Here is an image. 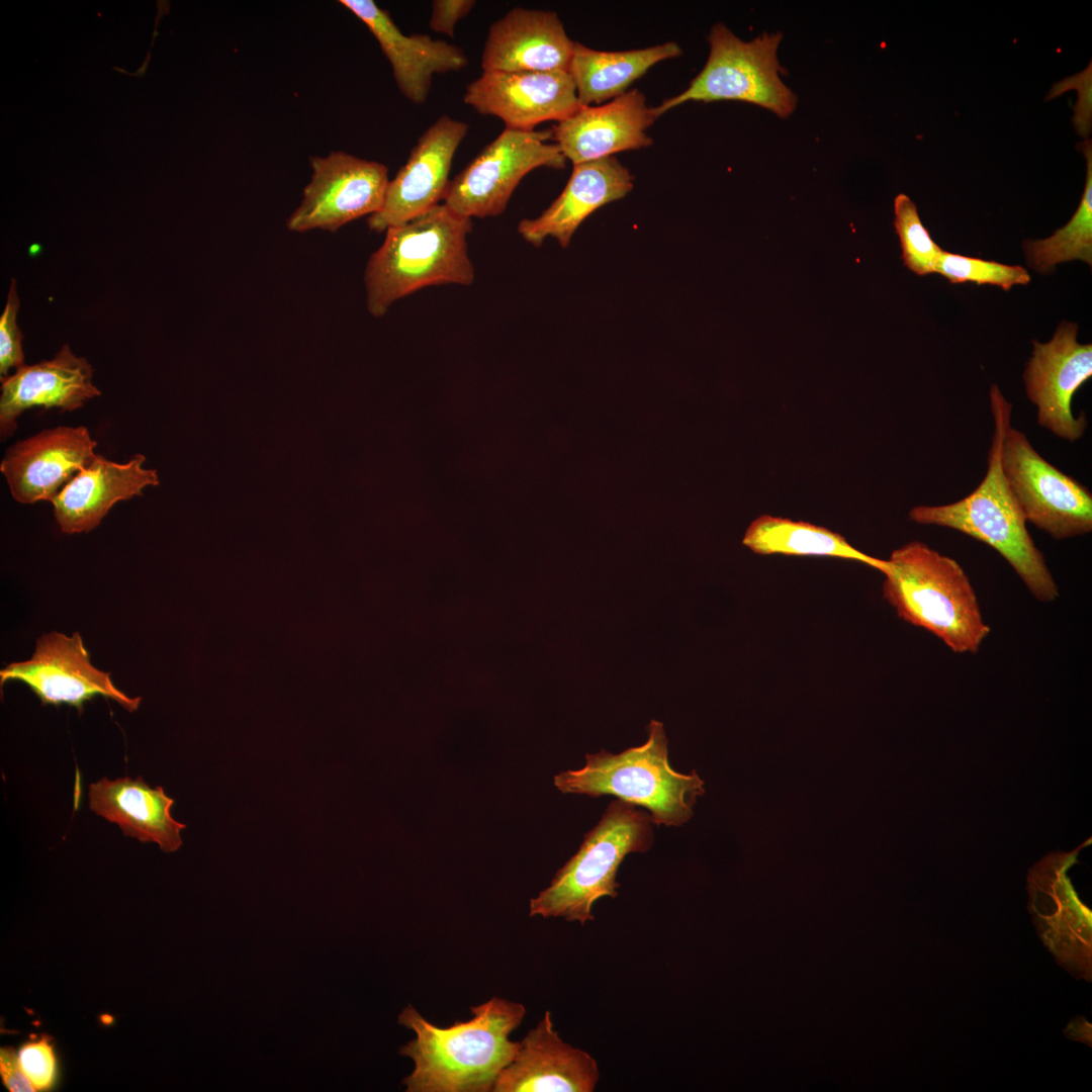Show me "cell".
<instances>
[{"label":"cell","mask_w":1092,"mask_h":1092,"mask_svg":"<svg viewBox=\"0 0 1092 1092\" xmlns=\"http://www.w3.org/2000/svg\"><path fill=\"white\" fill-rule=\"evenodd\" d=\"M1091 838L1070 852H1051L1029 870L1028 909L1046 948L1077 979L1091 982L1092 912L1078 897L1068 870Z\"/></svg>","instance_id":"10"},{"label":"cell","mask_w":1092,"mask_h":1092,"mask_svg":"<svg viewBox=\"0 0 1092 1092\" xmlns=\"http://www.w3.org/2000/svg\"><path fill=\"white\" fill-rule=\"evenodd\" d=\"M1078 327L1063 321L1048 343L1033 341L1023 373L1028 399L1036 406L1040 427L1053 435L1076 442L1087 428L1085 414L1075 417V392L1092 376V345L1077 341Z\"/></svg>","instance_id":"13"},{"label":"cell","mask_w":1092,"mask_h":1092,"mask_svg":"<svg viewBox=\"0 0 1092 1092\" xmlns=\"http://www.w3.org/2000/svg\"><path fill=\"white\" fill-rule=\"evenodd\" d=\"M650 813L620 799L612 801L577 852L557 871L550 885L530 901V916L561 917L581 925L594 920V904L616 898L617 873L625 856L653 844Z\"/></svg>","instance_id":"6"},{"label":"cell","mask_w":1092,"mask_h":1092,"mask_svg":"<svg viewBox=\"0 0 1092 1092\" xmlns=\"http://www.w3.org/2000/svg\"><path fill=\"white\" fill-rule=\"evenodd\" d=\"M742 543L761 555L834 557L864 563L882 573L887 568L886 559L861 552L838 533L782 517H758L746 529Z\"/></svg>","instance_id":"26"},{"label":"cell","mask_w":1092,"mask_h":1092,"mask_svg":"<svg viewBox=\"0 0 1092 1092\" xmlns=\"http://www.w3.org/2000/svg\"><path fill=\"white\" fill-rule=\"evenodd\" d=\"M894 214L904 265L919 276L935 273L943 250L922 223L915 203L906 194H898L894 199Z\"/></svg>","instance_id":"28"},{"label":"cell","mask_w":1092,"mask_h":1092,"mask_svg":"<svg viewBox=\"0 0 1092 1092\" xmlns=\"http://www.w3.org/2000/svg\"><path fill=\"white\" fill-rule=\"evenodd\" d=\"M93 367L64 345L51 360L23 365L1 380L0 436L10 437L18 417L32 407L75 411L101 394L92 383Z\"/></svg>","instance_id":"21"},{"label":"cell","mask_w":1092,"mask_h":1092,"mask_svg":"<svg viewBox=\"0 0 1092 1092\" xmlns=\"http://www.w3.org/2000/svg\"><path fill=\"white\" fill-rule=\"evenodd\" d=\"M990 406L994 433L982 481L954 503L912 508L909 519L920 525L949 528L989 545L1009 563L1035 599L1053 602L1059 597V588L1002 471L1001 447L1011 425L1012 405L996 384L990 387Z\"/></svg>","instance_id":"2"},{"label":"cell","mask_w":1092,"mask_h":1092,"mask_svg":"<svg viewBox=\"0 0 1092 1092\" xmlns=\"http://www.w3.org/2000/svg\"><path fill=\"white\" fill-rule=\"evenodd\" d=\"M1081 150L1087 163L1084 192L1071 219L1051 237L1025 240L1023 251L1028 265L1037 273L1048 274L1058 264L1081 260L1092 264V145L1085 141Z\"/></svg>","instance_id":"27"},{"label":"cell","mask_w":1092,"mask_h":1092,"mask_svg":"<svg viewBox=\"0 0 1092 1092\" xmlns=\"http://www.w3.org/2000/svg\"><path fill=\"white\" fill-rule=\"evenodd\" d=\"M883 596L903 621L925 629L954 653H976L990 633L963 567L921 541L895 549Z\"/></svg>","instance_id":"4"},{"label":"cell","mask_w":1092,"mask_h":1092,"mask_svg":"<svg viewBox=\"0 0 1092 1092\" xmlns=\"http://www.w3.org/2000/svg\"><path fill=\"white\" fill-rule=\"evenodd\" d=\"M1001 466L1026 523L1057 540L1091 532L1088 487L1045 460L1026 435L1011 425L1002 442Z\"/></svg>","instance_id":"9"},{"label":"cell","mask_w":1092,"mask_h":1092,"mask_svg":"<svg viewBox=\"0 0 1092 1092\" xmlns=\"http://www.w3.org/2000/svg\"><path fill=\"white\" fill-rule=\"evenodd\" d=\"M96 445L82 426L47 429L9 447L0 470L16 502H52L93 462Z\"/></svg>","instance_id":"16"},{"label":"cell","mask_w":1092,"mask_h":1092,"mask_svg":"<svg viewBox=\"0 0 1092 1092\" xmlns=\"http://www.w3.org/2000/svg\"><path fill=\"white\" fill-rule=\"evenodd\" d=\"M935 273L945 277L950 283L991 284L1005 291L1014 285H1025L1030 281L1027 270L1022 266L1006 265L945 251L938 258Z\"/></svg>","instance_id":"29"},{"label":"cell","mask_w":1092,"mask_h":1092,"mask_svg":"<svg viewBox=\"0 0 1092 1092\" xmlns=\"http://www.w3.org/2000/svg\"><path fill=\"white\" fill-rule=\"evenodd\" d=\"M681 53L674 41L615 52L594 50L575 41L568 72L580 105H601L624 94L652 66Z\"/></svg>","instance_id":"25"},{"label":"cell","mask_w":1092,"mask_h":1092,"mask_svg":"<svg viewBox=\"0 0 1092 1092\" xmlns=\"http://www.w3.org/2000/svg\"><path fill=\"white\" fill-rule=\"evenodd\" d=\"M468 128L466 122L444 114L423 132L404 165L389 180L382 208L368 217L370 230L386 232L440 204L455 153Z\"/></svg>","instance_id":"14"},{"label":"cell","mask_w":1092,"mask_h":1092,"mask_svg":"<svg viewBox=\"0 0 1092 1092\" xmlns=\"http://www.w3.org/2000/svg\"><path fill=\"white\" fill-rule=\"evenodd\" d=\"M574 43L557 13L516 7L489 26L481 68L483 72H568Z\"/></svg>","instance_id":"20"},{"label":"cell","mask_w":1092,"mask_h":1092,"mask_svg":"<svg viewBox=\"0 0 1092 1092\" xmlns=\"http://www.w3.org/2000/svg\"><path fill=\"white\" fill-rule=\"evenodd\" d=\"M1065 1032L1073 1040H1079L1091 1045V1024L1083 1017L1073 1019Z\"/></svg>","instance_id":"35"},{"label":"cell","mask_w":1092,"mask_h":1092,"mask_svg":"<svg viewBox=\"0 0 1092 1092\" xmlns=\"http://www.w3.org/2000/svg\"><path fill=\"white\" fill-rule=\"evenodd\" d=\"M782 37L780 32H764L744 41L723 23H716L708 35L710 54L702 71L685 91L656 106V113L660 117L689 101L736 100L788 117L796 108L797 97L781 78L784 69L778 49Z\"/></svg>","instance_id":"7"},{"label":"cell","mask_w":1092,"mask_h":1092,"mask_svg":"<svg viewBox=\"0 0 1092 1092\" xmlns=\"http://www.w3.org/2000/svg\"><path fill=\"white\" fill-rule=\"evenodd\" d=\"M22 1071L35 1091L52 1088L57 1081L58 1064L51 1040L44 1036L23 1044L18 1052Z\"/></svg>","instance_id":"31"},{"label":"cell","mask_w":1092,"mask_h":1092,"mask_svg":"<svg viewBox=\"0 0 1092 1092\" xmlns=\"http://www.w3.org/2000/svg\"><path fill=\"white\" fill-rule=\"evenodd\" d=\"M474 0H434L429 26L432 30L454 36L455 25L475 6Z\"/></svg>","instance_id":"32"},{"label":"cell","mask_w":1092,"mask_h":1092,"mask_svg":"<svg viewBox=\"0 0 1092 1092\" xmlns=\"http://www.w3.org/2000/svg\"><path fill=\"white\" fill-rule=\"evenodd\" d=\"M648 739L618 754L601 750L585 755V765L554 777L562 793L615 796L650 812L652 822L678 827L693 816V807L705 792L704 781L693 770L681 774L668 761V741L663 724L651 720Z\"/></svg>","instance_id":"5"},{"label":"cell","mask_w":1092,"mask_h":1092,"mask_svg":"<svg viewBox=\"0 0 1092 1092\" xmlns=\"http://www.w3.org/2000/svg\"><path fill=\"white\" fill-rule=\"evenodd\" d=\"M0 1074L5 1087L11 1092L35 1091L21 1069L18 1055L11 1049H1Z\"/></svg>","instance_id":"34"},{"label":"cell","mask_w":1092,"mask_h":1092,"mask_svg":"<svg viewBox=\"0 0 1092 1092\" xmlns=\"http://www.w3.org/2000/svg\"><path fill=\"white\" fill-rule=\"evenodd\" d=\"M552 130L505 128L452 180L443 203L467 218L502 214L521 180L546 167L561 170L566 159Z\"/></svg>","instance_id":"8"},{"label":"cell","mask_w":1092,"mask_h":1092,"mask_svg":"<svg viewBox=\"0 0 1092 1092\" xmlns=\"http://www.w3.org/2000/svg\"><path fill=\"white\" fill-rule=\"evenodd\" d=\"M8 680L27 685L42 705L66 704L80 712L97 696L117 702L128 712H134L142 701L141 697H127L113 685L110 672L92 664L79 632L72 636L57 631L42 634L29 659L11 662L0 670L1 687Z\"/></svg>","instance_id":"12"},{"label":"cell","mask_w":1092,"mask_h":1092,"mask_svg":"<svg viewBox=\"0 0 1092 1092\" xmlns=\"http://www.w3.org/2000/svg\"><path fill=\"white\" fill-rule=\"evenodd\" d=\"M463 101L482 115L495 116L506 128L534 130L541 122H559L580 105L567 71H487L469 83Z\"/></svg>","instance_id":"15"},{"label":"cell","mask_w":1092,"mask_h":1092,"mask_svg":"<svg viewBox=\"0 0 1092 1092\" xmlns=\"http://www.w3.org/2000/svg\"><path fill=\"white\" fill-rule=\"evenodd\" d=\"M310 166L302 200L287 219L290 231L336 232L382 208L389 183L385 165L337 151L311 157Z\"/></svg>","instance_id":"11"},{"label":"cell","mask_w":1092,"mask_h":1092,"mask_svg":"<svg viewBox=\"0 0 1092 1092\" xmlns=\"http://www.w3.org/2000/svg\"><path fill=\"white\" fill-rule=\"evenodd\" d=\"M145 462L140 453L124 463L97 455L51 502L62 532H89L116 503L142 495L147 486L159 485L158 471L144 467Z\"/></svg>","instance_id":"23"},{"label":"cell","mask_w":1092,"mask_h":1092,"mask_svg":"<svg viewBox=\"0 0 1092 1092\" xmlns=\"http://www.w3.org/2000/svg\"><path fill=\"white\" fill-rule=\"evenodd\" d=\"M472 1018L438 1027L408 1005L399 1024L416 1037L399 1049L415 1068L403 1079L407 1092H488L516 1056L520 1041L510 1034L523 1021V1004L492 997L470 1008Z\"/></svg>","instance_id":"1"},{"label":"cell","mask_w":1092,"mask_h":1092,"mask_svg":"<svg viewBox=\"0 0 1092 1092\" xmlns=\"http://www.w3.org/2000/svg\"><path fill=\"white\" fill-rule=\"evenodd\" d=\"M472 219L444 203L386 230L365 269L368 311L382 316L398 299L427 286L470 285L474 268L467 236Z\"/></svg>","instance_id":"3"},{"label":"cell","mask_w":1092,"mask_h":1092,"mask_svg":"<svg viewBox=\"0 0 1092 1092\" xmlns=\"http://www.w3.org/2000/svg\"><path fill=\"white\" fill-rule=\"evenodd\" d=\"M638 89L601 105L582 106L551 127L552 141L573 165L612 157L652 145L647 129L656 121Z\"/></svg>","instance_id":"17"},{"label":"cell","mask_w":1092,"mask_h":1092,"mask_svg":"<svg viewBox=\"0 0 1092 1092\" xmlns=\"http://www.w3.org/2000/svg\"><path fill=\"white\" fill-rule=\"evenodd\" d=\"M1091 63L1081 73L1061 81L1064 85L1072 86L1078 90V103L1075 105L1073 122L1083 136H1087L1091 129Z\"/></svg>","instance_id":"33"},{"label":"cell","mask_w":1092,"mask_h":1092,"mask_svg":"<svg viewBox=\"0 0 1092 1092\" xmlns=\"http://www.w3.org/2000/svg\"><path fill=\"white\" fill-rule=\"evenodd\" d=\"M20 299L16 290V281L11 279L6 304L0 316V377H8L10 369L24 365L22 334L17 325Z\"/></svg>","instance_id":"30"},{"label":"cell","mask_w":1092,"mask_h":1092,"mask_svg":"<svg viewBox=\"0 0 1092 1092\" xmlns=\"http://www.w3.org/2000/svg\"><path fill=\"white\" fill-rule=\"evenodd\" d=\"M174 800L163 788H151L143 778H103L89 786L90 809L116 823L124 835L140 841L155 842L164 852L182 845L181 830L186 825L171 816Z\"/></svg>","instance_id":"24"},{"label":"cell","mask_w":1092,"mask_h":1092,"mask_svg":"<svg viewBox=\"0 0 1092 1092\" xmlns=\"http://www.w3.org/2000/svg\"><path fill=\"white\" fill-rule=\"evenodd\" d=\"M378 41L388 60L400 93L415 104L425 103L437 74L457 72L466 67L464 51L428 34L406 35L388 11L372 0H341Z\"/></svg>","instance_id":"19"},{"label":"cell","mask_w":1092,"mask_h":1092,"mask_svg":"<svg viewBox=\"0 0 1092 1092\" xmlns=\"http://www.w3.org/2000/svg\"><path fill=\"white\" fill-rule=\"evenodd\" d=\"M634 186V177L614 156L573 165L560 195L535 218L518 224L522 238L540 247L548 237L567 248L583 220L605 204L625 197Z\"/></svg>","instance_id":"22"},{"label":"cell","mask_w":1092,"mask_h":1092,"mask_svg":"<svg viewBox=\"0 0 1092 1092\" xmlns=\"http://www.w3.org/2000/svg\"><path fill=\"white\" fill-rule=\"evenodd\" d=\"M600 1080L597 1060L565 1042L554 1029L550 1011L520 1041L499 1073L493 1092H593Z\"/></svg>","instance_id":"18"}]
</instances>
